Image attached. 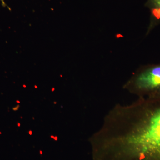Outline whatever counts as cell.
Listing matches in <instances>:
<instances>
[{"label":"cell","mask_w":160,"mask_h":160,"mask_svg":"<svg viewBox=\"0 0 160 160\" xmlns=\"http://www.w3.org/2000/svg\"><path fill=\"white\" fill-rule=\"evenodd\" d=\"M93 141L98 160H160V98L117 104Z\"/></svg>","instance_id":"1"},{"label":"cell","mask_w":160,"mask_h":160,"mask_svg":"<svg viewBox=\"0 0 160 160\" xmlns=\"http://www.w3.org/2000/svg\"><path fill=\"white\" fill-rule=\"evenodd\" d=\"M124 88L139 98H160V63L140 68L126 84Z\"/></svg>","instance_id":"2"},{"label":"cell","mask_w":160,"mask_h":160,"mask_svg":"<svg viewBox=\"0 0 160 160\" xmlns=\"http://www.w3.org/2000/svg\"><path fill=\"white\" fill-rule=\"evenodd\" d=\"M146 6L150 13V24L148 32L160 25V0H147Z\"/></svg>","instance_id":"3"},{"label":"cell","mask_w":160,"mask_h":160,"mask_svg":"<svg viewBox=\"0 0 160 160\" xmlns=\"http://www.w3.org/2000/svg\"><path fill=\"white\" fill-rule=\"evenodd\" d=\"M1 2H2V6H3V7H6V6H7V5L6 4V3L5 2V1L4 0H0Z\"/></svg>","instance_id":"4"},{"label":"cell","mask_w":160,"mask_h":160,"mask_svg":"<svg viewBox=\"0 0 160 160\" xmlns=\"http://www.w3.org/2000/svg\"><path fill=\"white\" fill-rule=\"evenodd\" d=\"M19 108V106H16V107H14V108H12L13 110L14 111H16V110H18V108Z\"/></svg>","instance_id":"5"}]
</instances>
